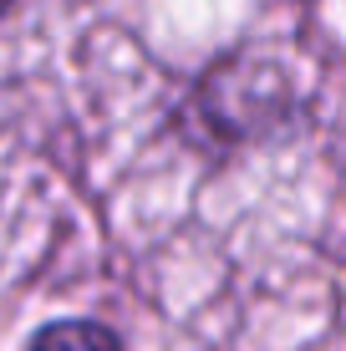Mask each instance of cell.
<instances>
[{
    "instance_id": "1",
    "label": "cell",
    "mask_w": 346,
    "mask_h": 351,
    "mask_svg": "<svg viewBox=\"0 0 346 351\" xmlns=\"http://www.w3.org/2000/svg\"><path fill=\"white\" fill-rule=\"evenodd\" d=\"M26 351H123V341L102 321H51L31 336Z\"/></svg>"
},
{
    "instance_id": "2",
    "label": "cell",
    "mask_w": 346,
    "mask_h": 351,
    "mask_svg": "<svg viewBox=\"0 0 346 351\" xmlns=\"http://www.w3.org/2000/svg\"><path fill=\"white\" fill-rule=\"evenodd\" d=\"M10 5H16V0H0V21H5V10H10Z\"/></svg>"
}]
</instances>
